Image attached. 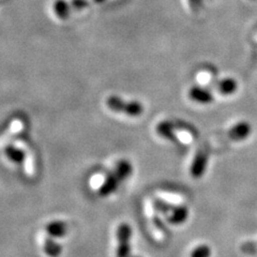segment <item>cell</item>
<instances>
[{"label": "cell", "instance_id": "cell-1", "mask_svg": "<svg viewBox=\"0 0 257 257\" xmlns=\"http://www.w3.org/2000/svg\"><path fill=\"white\" fill-rule=\"evenodd\" d=\"M107 106L116 112H123L131 117H139L144 112V106L140 102H125L116 95H110L106 100Z\"/></svg>", "mask_w": 257, "mask_h": 257}, {"label": "cell", "instance_id": "cell-2", "mask_svg": "<svg viewBox=\"0 0 257 257\" xmlns=\"http://www.w3.org/2000/svg\"><path fill=\"white\" fill-rule=\"evenodd\" d=\"M119 183H121V182H120V180L118 179V177L115 175V173L110 174L107 178L103 181L102 186L100 187V191H99L100 195L104 196V197L110 195L111 193H114L117 190Z\"/></svg>", "mask_w": 257, "mask_h": 257}, {"label": "cell", "instance_id": "cell-3", "mask_svg": "<svg viewBox=\"0 0 257 257\" xmlns=\"http://www.w3.org/2000/svg\"><path fill=\"white\" fill-rule=\"evenodd\" d=\"M206 165H207V155L205 152H198L191 166L192 176L195 177V178H198V177L202 176L205 172Z\"/></svg>", "mask_w": 257, "mask_h": 257}, {"label": "cell", "instance_id": "cell-4", "mask_svg": "<svg viewBox=\"0 0 257 257\" xmlns=\"http://www.w3.org/2000/svg\"><path fill=\"white\" fill-rule=\"evenodd\" d=\"M46 232L53 238H60L67 235L68 226L63 221H54L47 224Z\"/></svg>", "mask_w": 257, "mask_h": 257}, {"label": "cell", "instance_id": "cell-5", "mask_svg": "<svg viewBox=\"0 0 257 257\" xmlns=\"http://www.w3.org/2000/svg\"><path fill=\"white\" fill-rule=\"evenodd\" d=\"M23 127H24V123L22 120L14 119L12 123L10 124L9 130H8L4 135L0 136V147L6 146L8 142L12 139V136L19 134L23 130Z\"/></svg>", "mask_w": 257, "mask_h": 257}, {"label": "cell", "instance_id": "cell-6", "mask_svg": "<svg viewBox=\"0 0 257 257\" xmlns=\"http://www.w3.org/2000/svg\"><path fill=\"white\" fill-rule=\"evenodd\" d=\"M189 210L186 206H177L174 207L171 211V214L168 215V222L172 224H182L188 219Z\"/></svg>", "mask_w": 257, "mask_h": 257}, {"label": "cell", "instance_id": "cell-7", "mask_svg": "<svg viewBox=\"0 0 257 257\" xmlns=\"http://www.w3.org/2000/svg\"><path fill=\"white\" fill-rule=\"evenodd\" d=\"M132 165L130 162L127 161H120V162L117 164L116 170H115V175L118 177V179L120 180V182H122L123 180H125L128 176L132 174Z\"/></svg>", "mask_w": 257, "mask_h": 257}, {"label": "cell", "instance_id": "cell-8", "mask_svg": "<svg viewBox=\"0 0 257 257\" xmlns=\"http://www.w3.org/2000/svg\"><path fill=\"white\" fill-rule=\"evenodd\" d=\"M6 155L11 161L15 163H21L25 159V155H24V151L20 148H18L15 145H9L6 148Z\"/></svg>", "mask_w": 257, "mask_h": 257}, {"label": "cell", "instance_id": "cell-9", "mask_svg": "<svg viewBox=\"0 0 257 257\" xmlns=\"http://www.w3.org/2000/svg\"><path fill=\"white\" fill-rule=\"evenodd\" d=\"M71 10L72 9L70 5L67 2H64V0H58L54 5V11L56 15L61 20L68 19V16L71 14Z\"/></svg>", "mask_w": 257, "mask_h": 257}, {"label": "cell", "instance_id": "cell-10", "mask_svg": "<svg viewBox=\"0 0 257 257\" xmlns=\"http://www.w3.org/2000/svg\"><path fill=\"white\" fill-rule=\"evenodd\" d=\"M132 237V228L128 224H120L117 228V239L119 243L130 242Z\"/></svg>", "mask_w": 257, "mask_h": 257}, {"label": "cell", "instance_id": "cell-11", "mask_svg": "<svg viewBox=\"0 0 257 257\" xmlns=\"http://www.w3.org/2000/svg\"><path fill=\"white\" fill-rule=\"evenodd\" d=\"M44 252L51 257H57L62 252V246L51 238H47L44 242Z\"/></svg>", "mask_w": 257, "mask_h": 257}, {"label": "cell", "instance_id": "cell-12", "mask_svg": "<svg viewBox=\"0 0 257 257\" xmlns=\"http://www.w3.org/2000/svg\"><path fill=\"white\" fill-rule=\"evenodd\" d=\"M157 132L165 139H168V140L176 139V135L173 134V125L168 121L160 122L157 126Z\"/></svg>", "mask_w": 257, "mask_h": 257}, {"label": "cell", "instance_id": "cell-13", "mask_svg": "<svg viewBox=\"0 0 257 257\" xmlns=\"http://www.w3.org/2000/svg\"><path fill=\"white\" fill-rule=\"evenodd\" d=\"M190 96L197 102H209L211 101V95L209 92L204 91L202 89H199V88H192L191 91H190Z\"/></svg>", "mask_w": 257, "mask_h": 257}, {"label": "cell", "instance_id": "cell-14", "mask_svg": "<svg viewBox=\"0 0 257 257\" xmlns=\"http://www.w3.org/2000/svg\"><path fill=\"white\" fill-rule=\"evenodd\" d=\"M211 256V248L206 244L198 245L191 253V257H210Z\"/></svg>", "mask_w": 257, "mask_h": 257}, {"label": "cell", "instance_id": "cell-15", "mask_svg": "<svg viewBox=\"0 0 257 257\" xmlns=\"http://www.w3.org/2000/svg\"><path fill=\"white\" fill-rule=\"evenodd\" d=\"M116 257H131L130 242L119 243V245L117 247V251H116Z\"/></svg>", "mask_w": 257, "mask_h": 257}, {"label": "cell", "instance_id": "cell-16", "mask_svg": "<svg viewBox=\"0 0 257 257\" xmlns=\"http://www.w3.org/2000/svg\"><path fill=\"white\" fill-rule=\"evenodd\" d=\"M154 207L157 211L159 212H162V213H167V212H171L173 209H174V206L168 204L166 202H163V200H160V199H157L155 200L154 203Z\"/></svg>", "mask_w": 257, "mask_h": 257}, {"label": "cell", "instance_id": "cell-17", "mask_svg": "<svg viewBox=\"0 0 257 257\" xmlns=\"http://www.w3.org/2000/svg\"><path fill=\"white\" fill-rule=\"evenodd\" d=\"M240 250L244 254H257V242H253V241H247L240 245Z\"/></svg>", "mask_w": 257, "mask_h": 257}, {"label": "cell", "instance_id": "cell-18", "mask_svg": "<svg viewBox=\"0 0 257 257\" xmlns=\"http://www.w3.org/2000/svg\"><path fill=\"white\" fill-rule=\"evenodd\" d=\"M176 135V139L178 140L179 142H181L182 144H191L193 141V138L190 132L188 131H184V130H180V131H177L175 133Z\"/></svg>", "mask_w": 257, "mask_h": 257}, {"label": "cell", "instance_id": "cell-19", "mask_svg": "<svg viewBox=\"0 0 257 257\" xmlns=\"http://www.w3.org/2000/svg\"><path fill=\"white\" fill-rule=\"evenodd\" d=\"M248 132H250V130H248L247 125H245V124H239V125H237L236 127H234V130L231 131L232 135H235L236 138H238V139L244 138V136H245Z\"/></svg>", "mask_w": 257, "mask_h": 257}, {"label": "cell", "instance_id": "cell-20", "mask_svg": "<svg viewBox=\"0 0 257 257\" xmlns=\"http://www.w3.org/2000/svg\"><path fill=\"white\" fill-rule=\"evenodd\" d=\"M196 80L199 85H202V86L207 85L211 80V74L207 71L199 72V73L196 75Z\"/></svg>", "mask_w": 257, "mask_h": 257}, {"label": "cell", "instance_id": "cell-21", "mask_svg": "<svg viewBox=\"0 0 257 257\" xmlns=\"http://www.w3.org/2000/svg\"><path fill=\"white\" fill-rule=\"evenodd\" d=\"M222 92H225V93H229V92H232L235 89H236V84L234 80L231 79H227L225 80V82H223L220 86Z\"/></svg>", "mask_w": 257, "mask_h": 257}, {"label": "cell", "instance_id": "cell-22", "mask_svg": "<svg viewBox=\"0 0 257 257\" xmlns=\"http://www.w3.org/2000/svg\"><path fill=\"white\" fill-rule=\"evenodd\" d=\"M71 5L74 8V10H82L89 5V0H72Z\"/></svg>", "mask_w": 257, "mask_h": 257}, {"label": "cell", "instance_id": "cell-23", "mask_svg": "<svg viewBox=\"0 0 257 257\" xmlns=\"http://www.w3.org/2000/svg\"><path fill=\"white\" fill-rule=\"evenodd\" d=\"M154 222H155L156 226H157L159 229H161V230H165V226L163 225V223L161 222V220H160L159 218H155V219H154Z\"/></svg>", "mask_w": 257, "mask_h": 257}, {"label": "cell", "instance_id": "cell-24", "mask_svg": "<svg viewBox=\"0 0 257 257\" xmlns=\"http://www.w3.org/2000/svg\"><path fill=\"white\" fill-rule=\"evenodd\" d=\"M189 3H190V6L192 9L196 10V8H198L200 5V0H189Z\"/></svg>", "mask_w": 257, "mask_h": 257}, {"label": "cell", "instance_id": "cell-25", "mask_svg": "<svg viewBox=\"0 0 257 257\" xmlns=\"http://www.w3.org/2000/svg\"><path fill=\"white\" fill-rule=\"evenodd\" d=\"M92 3H95V4H98V3H103L104 0H91Z\"/></svg>", "mask_w": 257, "mask_h": 257}, {"label": "cell", "instance_id": "cell-26", "mask_svg": "<svg viewBox=\"0 0 257 257\" xmlns=\"http://www.w3.org/2000/svg\"><path fill=\"white\" fill-rule=\"evenodd\" d=\"M132 257H139V256H132Z\"/></svg>", "mask_w": 257, "mask_h": 257}]
</instances>
